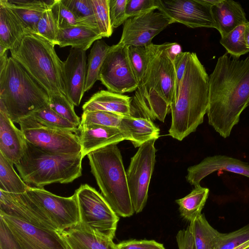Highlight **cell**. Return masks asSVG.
I'll return each instance as SVG.
<instances>
[{
    "label": "cell",
    "mask_w": 249,
    "mask_h": 249,
    "mask_svg": "<svg viewBox=\"0 0 249 249\" xmlns=\"http://www.w3.org/2000/svg\"><path fill=\"white\" fill-rule=\"evenodd\" d=\"M249 105V56L240 59L226 53L209 76L208 123L227 138Z\"/></svg>",
    "instance_id": "6da1fadb"
},
{
    "label": "cell",
    "mask_w": 249,
    "mask_h": 249,
    "mask_svg": "<svg viewBox=\"0 0 249 249\" xmlns=\"http://www.w3.org/2000/svg\"><path fill=\"white\" fill-rule=\"evenodd\" d=\"M175 42L146 46L147 64L132 98L131 108L142 117L164 122L170 111L175 91L174 49Z\"/></svg>",
    "instance_id": "7a4b0ae2"
},
{
    "label": "cell",
    "mask_w": 249,
    "mask_h": 249,
    "mask_svg": "<svg viewBox=\"0 0 249 249\" xmlns=\"http://www.w3.org/2000/svg\"><path fill=\"white\" fill-rule=\"evenodd\" d=\"M209 76L197 54L190 53L178 93L171 105L169 135L178 141L196 131L208 107Z\"/></svg>",
    "instance_id": "3957f363"
},
{
    "label": "cell",
    "mask_w": 249,
    "mask_h": 249,
    "mask_svg": "<svg viewBox=\"0 0 249 249\" xmlns=\"http://www.w3.org/2000/svg\"><path fill=\"white\" fill-rule=\"evenodd\" d=\"M81 153H49L26 140L21 158L15 166L23 180L35 187L54 183H69L82 175Z\"/></svg>",
    "instance_id": "277c9868"
},
{
    "label": "cell",
    "mask_w": 249,
    "mask_h": 249,
    "mask_svg": "<svg viewBox=\"0 0 249 249\" xmlns=\"http://www.w3.org/2000/svg\"><path fill=\"white\" fill-rule=\"evenodd\" d=\"M47 92L12 56L0 71V107L14 123L49 106Z\"/></svg>",
    "instance_id": "5b68a950"
},
{
    "label": "cell",
    "mask_w": 249,
    "mask_h": 249,
    "mask_svg": "<svg viewBox=\"0 0 249 249\" xmlns=\"http://www.w3.org/2000/svg\"><path fill=\"white\" fill-rule=\"evenodd\" d=\"M55 45L34 32L23 37L10 51L11 56L47 92L66 95L63 61L57 55Z\"/></svg>",
    "instance_id": "8992f818"
},
{
    "label": "cell",
    "mask_w": 249,
    "mask_h": 249,
    "mask_svg": "<svg viewBox=\"0 0 249 249\" xmlns=\"http://www.w3.org/2000/svg\"><path fill=\"white\" fill-rule=\"evenodd\" d=\"M91 172L103 196L119 216L126 217L134 212L129 194L126 172L120 151L112 144L89 153Z\"/></svg>",
    "instance_id": "52a82bcc"
},
{
    "label": "cell",
    "mask_w": 249,
    "mask_h": 249,
    "mask_svg": "<svg viewBox=\"0 0 249 249\" xmlns=\"http://www.w3.org/2000/svg\"><path fill=\"white\" fill-rule=\"evenodd\" d=\"M74 193L79 210L78 225L89 232L113 240L119 217L104 197L87 184L81 185Z\"/></svg>",
    "instance_id": "ba28073f"
},
{
    "label": "cell",
    "mask_w": 249,
    "mask_h": 249,
    "mask_svg": "<svg viewBox=\"0 0 249 249\" xmlns=\"http://www.w3.org/2000/svg\"><path fill=\"white\" fill-rule=\"evenodd\" d=\"M156 140H150L139 147L131 158L126 178L131 200L135 213L146 205L151 176L156 162Z\"/></svg>",
    "instance_id": "9c48e42d"
},
{
    "label": "cell",
    "mask_w": 249,
    "mask_h": 249,
    "mask_svg": "<svg viewBox=\"0 0 249 249\" xmlns=\"http://www.w3.org/2000/svg\"><path fill=\"white\" fill-rule=\"evenodd\" d=\"M27 141L49 153L72 154L81 152L78 134L42 125L28 117L18 123Z\"/></svg>",
    "instance_id": "30bf717a"
},
{
    "label": "cell",
    "mask_w": 249,
    "mask_h": 249,
    "mask_svg": "<svg viewBox=\"0 0 249 249\" xmlns=\"http://www.w3.org/2000/svg\"><path fill=\"white\" fill-rule=\"evenodd\" d=\"M99 80L108 91L123 94L138 87L130 65L127 47L119 43L110 46L99 74Z\"/></svg>",
    "instance_id": "8fae6325"
},
{
    "label": "cell",
    "mask_w": 249,
    "mask_h": 249,
    "mask_svg": "<svg viewBox=\"0 0 249 249\" xmlns=\"http://www.w3.org/2000/svg\"><path fill=\"white\" fill-rule=\"evenodd\" d=\"M58 229L62 231L75 227L79 222L75 193L70 197L55 195L44 189L29 186L26 191Z\"/></svg>",
    "instance_id": "7c38bea8"
},
{
    "label": "cell",
    "mask_w": 249,
    "mask_h": 249,
    "mask_svg": "<svg viewBox=\"0 0 249 249\" xmlns=\"http://www.w3.org/2000/svg\"><path fill=\"white\" fill-rule=\"evenodd\" d=\"M157 10L173 23L188 27L215 28L212 7L206 0H156Z\"/></svg>",
    "instance_id": "4fadbf2b"
},
{
    "label": "cell",
    "mask_w": 249,
    "mask_h": 249,
    "mask_svg": "<svg viewBox=\"0 0 249 249\" xmlns=\"http://www.w3.org/2000/svg\"><path fill=\"white\" fill-rule=\"evenodd\" d=\"M172 23L169 18L159 11L129 18L124 24L118 43L126 47L148 46L155 36Z\"/></svg>",
    "instance_id": "5bb4252c"
},
{
    "label": "cell",
    "mask_w": 249,
    "mask_h": 249,
    "mask_svg": "<svg viewBox=\"0 0 249 249\" xmlns=\"http://www.w3.org/2000/svg\"><path fill=\"white\" fill-rule=\"evenodd\" d=\"M1 217L22 249H69L55 231L43 229L5 214Z\"/></svg>",
    "instance_id": "9a60e30c"
},
{
    "label": "cell",
    "mask_w": 249,
    "mask_h": 249,
    "mask_svg": "<svg viewBox=\"0 0 249 249\" xmlns=\"http://www.w3.org/2000/svg\"><path fill=\"white\" fill-rule=\"evenodd\" d=\"M0 214L21 220L41 229L58 231L26 192L13 194L0 190Z\"/></svg>",
    "instance_id": "2e32d148"
},
{
    "label": "cell",
    "mask_w": 249,
    "mask_h": 249,
    "mask_svg": "<svg viewBox=\"0 0 249 249\" xmlns=\"http://www.w3.org/2000/svg\"><path fill=\"white\" fill-rule=\"evenodd\" d=\"M87 72L86 51L71 48L63 62L66 95L75 106H78L85 92Z\"/></svg>",
    "instance_id": "e0dca14e"
},
{
    "label": "cell",
    "mask_w": 249,
    "mask_h": 249,
    "mask_svg": "<svg viewBox=\"0 0 249 249\" xmlns=\"http://www.w3.org/2000/svg\"><path fill=\"white\" fill-rule=\"evenodd\" d=\"M219 171H226L249 178V163L226 155H217L204 159L197 164L189 167L186 177L187 181L195 187L209 175Z\"/></svg>",
    "instance_id": "ac0fdd59"
},
{
    "label": "cell",
    "mask_w": 249,
    "mask_h": 249,
    "mask_svg": "<svg viewBox=\"0 0 249 249\" xmlns=\"http://www.w3.org/2000/svg\"><path fill=\"white\" fill-rule=\"evenodd\" d=\"M79 136L83 158L92 151L125 140L119 128L98 124L80 125Z\"/></svg>",
    "instance_id": "d6986e66"
},
{
    "label": "cell",
    "mask_w": 249,
    "mask_h": 249,
    "mask_svg": "<svg viewBox=\"0 0 249 249\" xmlns=\"http://www.w3.org/2000/svg\"><path fill=\"white\" fill-rule=\"evenodd\" d=\"M25 142L23 132L0 107V153L15 164L23 155Z\"/></svg>",
    "instance_id": "ffe728a7"
},
{
    "label": "cell",
    "mask_w": 249,
    "mask_h": 249,
    "mask_svg": "<svg viewBox=\"0 0 249 249\" xmlns=\"http://www.w3.org/2000/svg\"><path fill=\"white\" fill-rule=\"evenodd\" d=\"M31 32L4 0H0V46L9 50L15 49Z\"/></svg>",
    "instance_id": "44dd1931"
},
{
    "label": "cell",
    "mask_w": 249,
    "mask_h": 249,
    "mask_svg": "<svg viewBox=\"0 0 249 249\" xmlns=\"http://www.w3.org/2000/svg\"><path fill=\"white\" fill-rule=\"evenodd\" d=\"M132 98L127 95L102 90L93 94L83 105V112L104 111L123 117L131 114Z\"/></svg>",
    "instance_id": "7402d4cb"
},
{
    "label": "cell",
    "mask_w": 249,
    "mask_h": 249,
    "mask_svg": "<svg viewBox=\"0 0 249 249\" xmlns=\"http://www.w3.org/2000/svg\"><path fill=\"white\" fill-rule=\"evenodd\" d=\"M216 29L224 37L239 25L248 21L241 4L231 0H220L212 7Z\"/></svg>",
    "instance_id": "603a6c76"
},
{
    "label": "cell",
    "mask_w": 249,
    "mask_h": 249,
    "mask_svg": "<svg viewBox=\"0 0 249 249\" xmlns=\"http://www.w3.org/2000/svg\"><path fill=\"white\" fill-rule=\"evenodd\" d=\"M119 128L125 140L130 141L135 147H139L150 140H157L160 136V129L152 120L142 116L123 117Z\"/></svg>",
    "instance_id": "cb8c5ba5"
},
{
    "label": "cell",
    "mask_w": 249,
    "mask_h": 249,
    "mask_svg": "<svg viewBox=\"0 0 249 249\" xmlns=\"http://www.w3.org/2000/svg\"><path fill=\"white\" fill-rule=\"evenodd\" d=\"M57 232L69 249H118L112 239L89 232L78 225Z\"/></svg>",
    "instance_id": "d4e9b609"
},
{
    "label": "cell",
    "mask_w": 249,
    "mask_h": 249,
    "mask_svg": "<svg viewBox=\"0 0 249 249\" xmlns=\"http://www.w3.org/2000/svg\"><path fill=\"white\" fill-rule=\"evenodd\" d=\"M27 28L36 33L37 23L43 13L51 8L55 0H4Z\"/></svg>",
    "instance_id": "484cf974"
},
{
    "label": "cell",
    "mask_w": 249,
    "mask_h": 249,
    "mask_svg": "<svg viewBox=\"0 0 249 249\" xmlns=\"http://www.w3.org/2000/svg\"><path fill=\"white\" fill-rule=\"evenodd\" d=\"M103 38L97 31L85 26H71L59 29L57 45L60 47L71 46L86 51L96 41Z\"/></svg>",
    "instance_id": "4316f807"
},
{
    "label": "cell",
    "mask_w": 249,
    "mask_h": 249,
    "mask_svg": "<svg viewBox=\"0 0 249 249\" xmlns=\"http://www.w3.org/2000/svg\"><path fill=\"white\" fill-rule=\"evenodd\" d=\"M209 194V189L200 185L195 188L186 196L176 200L179 206L181 216L190 222L202 213Z\"/></svg>",
    "instance_id": "83f0119b"
},
{
    "label": "cell",
    "mask_w": 249,
    "mask_h": 249,
    "mask_svg": "<svg viewBox=\"0 0 249 249\" xmlns=\"http://www.w3.org/2000/svg\"><path fill=\"white\" fill-rule=\"evenodd\" d=\"M110 48V46L102 39L98 40L93 43L88 58L85 92L89 90L94 83L99 80L100 70Z\"/></svg>",
    "instance_id": "f1b7e54d"
},
{
    "label": "cell",
    "mask_w": 249,
    "mask_h": 249,
    "mask_svg": "<svg viewBox=\"0 0 249 249\" xmlns=\"http://www.w3.org/2000/svg\"><path fill=\"white\" fill-rule=\"evenodd\" d=\"M13 164L0 153V190L13 194L25 193L29 185L16 173Z\"/></svg>",
    "instance_id": "f546056e"
},
{
    "label": "cell",
    "mask_w": 249,
    "mask_h": 249,
    "mask_svg": "<svg viewBox=\"0 0 249 249\" xmlns=\"http://www.w3.org/2000/svg\"><path fill=\"white\" fill-rule=\"evenodd\" d=\"M194 241V249H213L219 232L208 222L201 214L190 222Z\"/></svg>",
    "instance_id": "4dcf8cb0"
},
{
    "label": "cell",
    "mask_w": 249,
    "mask_h": 249,
    "mask_svg": "<svg viewBox=\"0 0 249 249\" xmlns=\"http://www.w3.org/2000/svg\"><path fill=\"white\" fill-rule=\"evenodd\" d=\"M27 117L42 125L68 130L79 134V126L61 117L49 106L34 111Z\"/></svg>",
    "instance_id": "1f68e13d"
},
{
    "label": "cell",
    "mask_w": 249,
    "mask_h": 249,
    "mask_svg": "<svg viewBox=\"0 0 249 249\" xmlns=\"http://www.w3.org/2000/svg\"><path fill=\"white\" fill-rule=\"evenodd\" d=\"M61 0L74 15L77 25L87 26L100 33L90 0Z\"/></svg>",
    "instance_id": "d6a6232c"
},
{
    "label": "cell",
    "mask_w": 249,
    "mask_h": 249,
    "mask_svg": "<svg viewBox=\"0 0 249 249\" xmlns=\"http://www.w3.org/2000/svg\"><path fill=\"white\" fill-rule=\"evenodd\" d=\"M249 247V224L229 233L219 232L213 249H246Z\"/></svg>",
    "instance_id": "836d02e7"
},
{
    "label": "cell",
    "mask_w": 249,
    "mask_h": 249,
    "mask_svg": "<svg viewBox=\"0 0 249 249\" xmlns=\"http://www.w3.org/2000/svg\"><path fill=\"white\" fill-rule=\"evenodd\" d=\"M245 24L238 26L226 36L221 37L220 44L227 53L236 58L249 52L245 40Z\"/></svg>",
    "instance_id": "e575fe53"
},
{
    "label": "cell",
    "mask_w": 249,
    "mask_h": 249,
    "mask_svg": "<svg viewBox=\"0 0 249 249\" xmlns=\"http://www.w3.org/2000/svg\"><path fill=\"white\" fill-rule=\"evenodd\" d=\"M49 96V107L61 117L79 126L80 118L76 115L74 105L62 93H51Z\"/></svg>",
    "instance_id": "d590c367"
},
{
    "label": "cell",
    "mask_w": 249,
    "mask_h": 249,
    "mask_svg": "<svg viewBox=\"0 0 249 249\" xmlns=\"http://www.w3.org/2000/svg\"><path fill=\"white\" fill-rule=\"evenodd\" d=\"M90 1L101 36L103 37L110 36L113 29L111 25L109 17V0H90Z\"/></svg>",
    "instance_id": "8d00e7d4"
},
{
    "label": "cell",
    "mask_w": 249,
    "mask_h": 249,
    "mask_svg": "<svg viewBox=\"0 0 249 249\" xmlns=\"http://www.w3.org/2000/svg\"><path fill=\"white\" fill-rule=\"evenodd\" d=\"M127 53L130 65L139 85L147 64L146 46H127Z\"/></svg>",
    "instance_id": "74e56055"
},
{
    "label": "cell",
    "mask_w": 249,
    "mask_h": 249,
    "mask_svg": "<svg viewBox=\"0 0 249 249\" xmlns=\"http://www.w3.org/2000/svg\"><path fill=\"white\" fill-rule=\"evenodd\" d=\"M123 117L104 111L83 112L80 125L98 124L119 128Z\"/></svg>",
    "instance_id": "f35d334b"
},
{
    "label": "cell",
    "mask_w": 249,
    "mask_h": 249,
    "mask_svg": "<svg viewBox=\"0 0 249 249\" xmlns=\"http://www.w3.org/2000/svg\"><path fill=\"white\" fill-rule=\"evenodd\" d=\"M58 29L50 8L45 11L39 19L36 33L45 37L55 45H57Z\"/></svg>",
    "instance_id": "ab89813d"
},
{
    "label": "cell",
    "mask_w": 249,
    "mask_h": 249,
    "mask_svg": "<svg viewBox=\"0 0 249 249\" xmlns=\"http://www.w3.org/2000/svg\"><path fill=\"white\" fill-rule=\"evenodd\" d=\"M51 10L59 29L77 25L74 15L61 0H55Z\"/></svg>",
    "instance_id": "60d3db41"
},
{
    "label": "cell",
    "mask_w": 249,
    "mask_h": 249,
    "mask_svg": "<svg viewBox=\"0 0 249 249\" xmlns=\"http://www.w3.org/2000/svg\"><path fill=\"white\" fill-rule=\"evenodd\" d=\"M127 0H109V12L111 25L116 28L127 19L126 5Z\"/></svg>",
    "instance_id": "b9f144b4"
},
{
    "label": "cell",
    "mask_w": 249,
    "mask_h": 249,
    "mask_svg": "<svg viewBox=\"0 0 249 249\" xmlns=\"http://www.w3.org/2000/svg\"><path fill=\"white\" fill-rule=\"evenodd\" d=\"M156 9V0H127L125 13L128 18Z\"/></svg>",
    "instance_id": "7bdbcfd3"
},
{
    "label": "cell",
    "mask_w": 249,
    "mask_h": 249,
    "mask_svg": "<svg viewBox=\"0 0 249 249\" xmlns=\"http://www.w3.org/2000/svg\"><path fill=\"white\" fill-rule=\"evenodd\" d=\"M190 54V52H179L175 54L174 63L176 74V85L173 100L175 99L178 93Z\"/></svg>",
    "instance_id": "ee69618b"
},
{
    "label": "cell",
    "mask_w": 249,
    "mask_h": 249,
    "mask_svg": "<svg viewBox=\"0 0 249 249\" xmlns=\"http://www.w3.org/2000/svg\"><path fill=\"white\" fill-rule=\"evenodd\" d=\"M118 249H166L162 244L153 240H128L116 244Z\"/></svg>",
    "instance_id": "f6af8a7d"
},
{
    "label": "cell",
    "mask_w": 249,
    "mask_h": 249,
    "mask_svg": "<svg viewBox=\"0 0 249 249\" xmlns=\"http://www.w3.org/2000/svg\"><path fill=\"white\" fill-rule=\"evenodd\" d=\"M0 249H22L1 217H0Z\"/></svg>",
    "instance_id": "bcb514c9"
},
{
    "label": "cell",
    "mask_w": 249,
    "mask_h": 249,
    "mask_svg": "<svg viewBox=\"0 0 249 249\" xmlns=\"http://www.w3.org/2000/svg\"><path fill=\"white\" fill-rule=\"evenodd\" d=\"M178 249H194V241L190 225L185 229L180 230L176 235Z\"/></svg>",
    "instance_id": "7dc6e473"
},
{
    "label": "cell",
    "mask_w": 249,
    "mask_h": 249,
    "mask_svg": "<svg viewBox=\"0 0 249 249\" xmlns=\"http://www.w3.org/2000/svg\"><path fill=\"white\" fill-rule=\"evenodd\" d=\"M8 58L7 52L0 56V71L3 70L6 66Z\"/></svg>",
    "instance_id": "c3c4849f"
},
{
    "label": "cell",
    "mask_w": 249,
    "mask_h": 249,
    "mask_svg": "<svg viewBox=\"0 0 249 249\" xmlns=\"http://www.w3.org/2000/svg\"><path fill=\"white\" fill-rule=\"evenodd\" d=\"M245 36L247 46L249 49V21L245 24Z\"/></svg>",
    "instance_id": "681fc988"
},
{
    "label": "cell",
    "mask_w": 249,
    "mask_h": 249,
    "mask_svg": "<svg viewBox=\"0 0 249 249\" xmlns=\"http://www.w3.org/2000/svg\"><path fill=\"white\" fill-rule=\"evenodd\" d=\"M249 249V247H248L247 249Z\"/></svg>",
    "instance_id": "f907efd6"
}]
</instances>
